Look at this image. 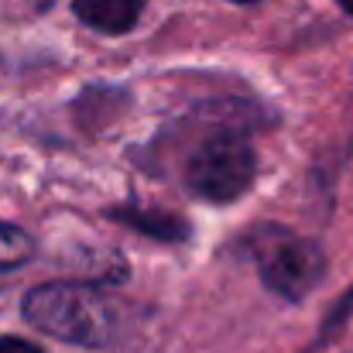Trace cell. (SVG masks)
Listing matches in <instances>:
<instances>
[{
  "mask_svg": "<svg viewBox=\"0 0 353 353\" xmlns=\"http://www.w3.org/2000/svg\"><path fill=\"white\" fill-rule=\"evenodd\" d=\"M234 3H257V0H234Z\"/></svg>",
  "mask_w": 353,
  "mask_h": 353,
  "instance_id": "cell-9",
  "label": "cell"
},
{
  "mask_svg": "<svg viewBox=\"0 0 353 353\" xmlns=\"http://www.w3.org/2000/svg\"><path fill=\"white\" fill-rule=\"evenodd\" d=\"M21 312L34 330L76 347H103L114 333V312L107 299L83 281L38 285L24 295Z\"/></svg>",
  "mask_w": 353,
  "mask_h": 353,
  "instance_id": "cell-1",
  "label": "cell"
},
{
  "mask_svg": "<svg viewBox=\"0 0 353 353\" xmlns=\"http://www.w3.org/2000/svg\"><path fill=\"white\" fill-rule=\"evenodd\" d=\"M141 10L144 0H72V14L100 34H127Z\"/></svg>",
  "mask_w": 353,
  "mask_h": 353,
  "instance_id": "cell-4",
  "label": "cell"
},
{
  "mask_svg": "<svg viewBox=\"0 0 353 353\" xmlns=\"http://www.w3.org/2000/svg\"><path fill=\"white\" fill-rule=\"evenodd\" d=\"M0 353H45L41 347L21 340V336H0Z\"/></svg>",
  "mask_w": 353,
  "mask_h": 353,
  "instance_id": "cell-7",
  "label": "cell"
},
{
  "mask_svg": "<svg viewBox=\"0 0 353 353\" xmlns=\"http://www.w3.org/2000/svg\"><path fill=\"white\" fill-rule=\"evenodd\" d=\"M257 175V158L250 141L240 130H216L196 144L185 161V185L192 196L206 203H234Z\"/></svg>",
  "mask_w": 353,
  "mask_h": 353,
  "instance_id": "cell-3",
  "label": "cell"
},
{
  "mask_svg": "<svg viewBox=\"0 0 353 353\" xmlns=\"http://www.w3.org/2000/svg\"><path fill=\"white\" fill-rule=\"evenodd\" d=\"M110 220H117L123 227L137 230V234L151 236V240H165V243H179L185 240L189 227L185 220H179L175 213H154V210H137V206H120V210H110Z\"/></svg>",
  "mask_w": 353,
  "mask_h": 353,
  "instance_id": "cell-5",
  "label": "cell"
},
{
  "mask_svg": "<svg viewBox=\"0 0 353 353\" xmlns=\"http://www.w3.org/2000/svg\"><path fill=\"white\" fill-rule=\"evenodd\" d=\"M243 247H247L250 261L257 264L264 288L288 302L305 299L326 271L323 247L316 240H305V236L285 230V227H257L254 234L243 236Z\"/></svg>",
  "mask_w": 353,
  "mask_h": 353,
  "instance_id": "cell-2",
  "label": "cell"
},
{
  "mask_svg": "<svg viewBox=\"0 0 353 353\" xmlns=\"http://www.w3.org/2000/svg\"><path fill=\"white\" fill-rule=\"evenodd\" d=\"M34 254V240L21 227H10L0 220V268H17Z\"/></svg>",
  "mask_w": 353,
  "mask_h": 353,
  "instance_id": "cell-6",
  "label": "cell"
},
{
  "mask_svg": "<svg viewBox=\"0 0 353 353\" xmlns=\"http://www.w3.org/2000/svg\"><path fill=\"white\" fill-rule=\"evenodd\" d=\"M340 7H343V10H347V14L353 17V0H340Z\"/></svg>",
  "mask_w": 353,
  "mask_h": 353,
  "instance_id": "cell-8",
  "label": "cell"
}]
</instances>
